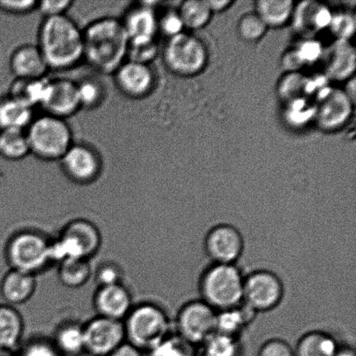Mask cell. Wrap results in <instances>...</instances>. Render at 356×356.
<instances>
[{"label":"cell","mask_w":356,"mask_h":356,"mask_svg":"<svg viewBox=\"0 0 356 356\" xmlns=\"http://www.w3.org/2000/svg\"><path fill=\"white\" fill-rule=\"evenodd\" d=\"M17 356H60L51 340L35 337L20 345Z\"/></svg>","instance_id":"obj_41"},{"label":"cell","mask_w":356,"mask_h":356,"mask_svg":"<svg viewBox=\"0 0 356 356\" xmlns=\"http://www.w3.org/2000/svg\"><path fill=\"white\" fill-rule=\"evenodd\" d=\"M257 356H296L295 350L287 341L270 339L261 345Z\"/></svg>","instance_id":"obj_47"},{"label":"cell","mask_w":356,"mask_h":356,"mask_svg":"<svg viewBox=\"0 0 356 356\" xmlns=\"http://www.w3.org/2000/svg\"><path fill=\"white\" fill-rule=\"evenodd\" d=\"M58 162L64 175L79 185L93 184L103 172L102 156L86 143H73Z\"/></svg>","instance_id":"obj_11"},{"label":"cell","mask_w":356,"mask_h":356,"mask_svg":"<svg viewBox=\"0 0 356 356\" xmlns=\"http://www.w3.org/2000/svg\"><path fill=\"white\" fill-rule=\"evenodd\" d=\"M178 14L184 28L201 29L209 23L212 12L206 0H188L181 3Z\"/></svg>","instance_id":"obj_32"},{"label":"cell","mask_w":356,"mask_h":356,"mask_svg":"<svg viewBox=\"0 0 356 356\" xmlns=\"http://www.w3.org/2000/svg\"><path fill=\"white\" fill-rule=\"evenodd\" d=\"M93 271L89 260L67 259L58 264V277L63 286L68 289L83 287L92 277Z\"/></svg>","instance_id":"obj_28"},{"label":"cell","mask_w":356,"mask_h":356,"mask_svg":"<svg viewBox=\"0 0 356 356\" xmlns=\"http://www.w3.org/2000/svg\"><path fill=\"white\" fill-rule=\"evenodd\" d=\"M37 45L49 70L69 71L83 61V30L68 15L43 19Z\"/></svg>","instance_id":"obj_2"},{"label":"cell","mask_w":356,"mask_h":356,"mask_svg":"<svg viewBox=\"0 0 356 356\" xmlns=\"http://www.w3.org/2000/svg\"><path fill=\"white\" fill-rule=\"evenodd\" d=\"M158 54L159 45L156 41L144 44H129L128 60L151 65Z\"/></svg>","instance_id":"obj_43"},{"label":"cell","mask_w":356,"mask_h":356,"mask_svg":"<svg viewBox=\"0 0 356 356\" xmlns=\"http://www.w3.org/2000/svg\"><path fill=\"white\" fill-rule=\"evenodd\" d=\"M323 51V48L318 41L307 38L288 52L294 64L300 69L303 65L318 61L322 57Z\"/></svg>","instance_id":"obj_37"},{"label":"cell","mask_w":356,"mask_h":356,"mask_svg":"<svg viewBox=\"0 0 356 356\" xmlns=\"http://www.w3.org/2000/svg\"><path fill=\"white\" fill-rule=\"evenodd\" d=\"M9 66L16 79H42L50 71L38 45L33 44H23L14 49Z\"/></svg>","instance_id":"obj_20"},{"label":"cell","mask_w":356,"mask_h":356,"mask_svg":"<svg viewBox=\"0 0 356 356\" xmlns=\"http://www.w3.org/2000/svg\"><path fill=\"white\" fill-rule=\"evenodd\" d=\"M73 3L74 2L72 0H43L38 1L36 10L43 16V19L67 15Z\"/></svg>","instance_id":"obj_45"},{"label":"cell","mask_w":356,"mask_h":356,"mask_svg":"<svg viewBox=\"0 0 356 356\" xmlns=\"http://www.w3.org/2000/svg\"><path fill=\"white\" fill-rule=\"evenodd\" d=\"M218 312L202 300L181 307L175 321L177 333L195 346H201L216 333Z\"/></svg>","instance_id":"obj_10"},{"label":"cell","mask_w":356,"mask_h":356,"mask_svg":"<svg viewBox=\"0 0 356 356\" xmlns=\"http://www.w3.org/2000/svg\"><path fill=\"white\" fill-rule=\"evenodd\" d=\"M49 78L16 79L10 86L8 95L22 101L31 108L40 107L47 90Z\"/></svg>","instance_id":"obj_31"},{"label":"cell","mask_w":356,"mask_h":356,"mask_svg":"<svg viewBox=\"0 0 356 356\" xmlns=\"http://www.w3.org/2000/svg\"><path fill=\"white\" fill-rule=\"evenodd\" d=\"M51 241L34 229H23L10 236L5 247V259L10 270L37 275L52 264Z\"/></svg>","instance_id":"obj_7"},{"label":"cell","mask_w":356,"mask_h":356,"mask_svg":"<svg viewBox=\"0 0 356 356\" xmlns=\"http://www.w3.org/2000/svg\"><path fill=\"white\" fill-rule=\"evenodd\" d=\"M159 33L165 35L166 37L172 38L183 33L184 24L181 22L177 10H168L159 17Z\"/></svg>","instance_id":"obj_44"},{"label":"cell","mask_w":356,"mask_h":356,"mask_svg":"<svg viewBox=\"0 0 356 356\" xmlns=\"http://www.w3.org/2000/svg\"><path fill=\"white\" fill-rule=\"evenodd\" d=\"M244 277L236 264L209 265L199 280L202 301L216 312L236 308L243 301Z\"/></svg>","instance_id":"obj_3"},{"label":"cell","mask_w":356,"mask_h":356,"mask_svg":"<svg viewBox=\"0 0 356 356\" xmlns=\"http://www.w3.org/2000/svg\"><path fill=\"white\" fill-rule=\"evenodd\" d=\"M278 93L286 103L296 99H309V96L312 95L310 79L296 72H291L279 83Z\"/></svg>","instance_id":"obj_33"},{"label":"cell","mask_w":356,"mask_h":356,"mask_svg":"<svg viewBox=\"0 0 356 356\" xmlns=\"http://www.w3.org/2000/svg\"><path fill=\"white\" fill-rule=\"evenodd\" d=\"M36 0H0V10L10 15L23 16L37 8Z\"/></svg>","instance_id":"obj_46"},{"label":"cell","mask_w":356,"mask_h":356,"mask_svg":"<svg viewBox=\"0 0 356 356\" xmlns=\"http://www.w3.org/2000/svg\"><path fill=\"white\" fill-rule=\"evenodd\" d=\"M31 154L26 130H0V156L8 161H20Z\"/></svg>","instance_id":"obj_29"},{"label":"cell","mask_w":356,"mask_h":356,"mask_svg":"<svg viewBox=\"0 0 356 356\" xmlns=\"http://www.w3.org/2000/svg\"><path fill=\"white\" fill-rule=\"evenodd\" d=\"M102 235L95 223L75 218L66 223L57 238L51 241L52 264L67 259L90 260L99 252Z\"/></svg>","instance_id":"obj_5"},{"label":"cell","mask_w":356,"mask_h":356,"mask_svg":"<svg viewBox=\"0 0 356 356\" xmlns=\"http://www.w3.org/2000/svg\"><path fill=\"white\" fill-rule=\"evenodd\" d=\"M76 86L81 109H96L106 100V88L99 80L83 79L76 81Z\"/></svg>","instance_id":"obj_35"},{"label":"cell","mask_w":356,"mask_h":356,"mask_svg":"<svg viewBox=\"0 0 356 356\" xmlns=\"http://www.w3.org/2000/svg\"><path fill=\"white\" fill-rule=\"evenodd\" d=\"M92 305L97 316L123 322L134 303L131 291L123 282L97 287Z\"/></svg>","instance_id":"obj_18"},{"label":"cell","mask_w":356,"mask_h":356,"mask_svg":"<svg viewBox=\"0 0 356 356\" xmlns=\"http://www.w3.org/2000/svg\"><path fill=\"white\" fill-rule=\"evenodd\" d=\"M211 12H222L227 7L232 5V2L229 0H206Z\"/></svg>","instance_id":"obj_49"},{"label":"cell","mask_w":356,"mask_h":356,"mask_svg":"<svg viewBox=\"0 0 356 356\" xmlns=\"http://www.w3.org/2000/svg\"><path fill=\"white\" fill-rule=\"evenodd\" d=\"M40 107L44 114L63 120L74 116L82 110L76 81L68 78L49 79Z\"/></svg>","instance_id":"obj_15"},{"label":"cell","mask_w":356,"mask_h":356,"mask_svg":"<svg viewBox=\"0 0 356 356\" xmlns=\"http://www.w3.org/2000/svg\"><path fill=\"white\" fill-rule=\"evenodd\" d=\"M202 346V356H241L239 338L215 333Z\"/></svg>","instance_id":"obj_34"},{"label":"cell","mask_w":356,"mask_h":356,"mask_svg":"<svg viewBox=\"0 0 356 356\" xmlns=\"http://www.w3.org/2000/svg\"><path fill=\"white\" fill-rule=\"evenodd\" d=\"M82 30L83 61L101 74L113 75L127 60L129 40L120 19L101 17Z\"/></svg>","instance_id":"obj_1"},{"label":"cell","mask_w":356,"mask_h":356,"mask_svg":"<svg viewBox=\"0 0 356 356\" xmlns=\"http://www.w3.org/2000/svg\"><path fill=\"white\" fill-rule=\"evenodd\" d=\"M36 275L26 272L9 270L0 282V296L7 305H24L33 298L37 289Z\"/></svg>","instance_id":"obj_22"},{"label":"cell","mask_w":356,"mask_h":356,"mask_svg":"<svg viewBox=\"0 0 356 356\" xmlns=\"http://www.w3.org/2000/svg\"><path fill=\"white\" fill-rule=\"evenodd\" d=\"M0 356H17L15 351L1 350L0 348Z\"/></svg>","instance_id":"obj_51"},{"label":"cell","mask_w":356,"mask_h":356,"mask_svg":"<svg viewBox=\"0 0 356 356\" xmlns=\"http://www.w3.org/2000/svg\"><path fill=\"white\" fill-rule=\"evenodd\" d=\"M340 347L330 334L313 330L300 338L294 350L296 356H334Z\"/></svg>","instance_id":"obj_27"},{"label":"cell","mask_w":356,"mask_h":356,"mask_svg":"<svg viewBox=\"0 0 356 356\" xmlns=\"http://www.w3.org/2000/svg\"><path fill=\"white\" fill-rule=\"evenodd\" d=\"M26 134L31 154L42 161H59L74 143L67 120L44 113L34 118Z\"/></svg>","instance_id":"obj_6"},{"label":"cell","mask_w":356,"mask_h":356,"mask_svg":"<svg viewBox=\"0 0 356 356\" xmlns=\"http://www.w3.org/2000/svg\"><path fill=\"white\" fill-rule=\"evenodd\" d=\"M154 3L137 2L128 7L120 19L129 44H144L156 41L159 35V17Z\"/></svg>","instance_id":"obj_17"},{"label":"cell","mask_w":356,"mask_h":356,"mask_svg":"<svg viewBox=\"0 0 356 356\" xmlns=\"http://www.w3.org/2000/svg\"><path fill=\"white\" fill-rule=\"evenodd\" d=\"M125 340L149 352L170 334V320L161 306L152 302L134 305L123 321Z\"/></svg>","instance_id":"obj_4"},{"label":"cell","mask_w":356,"mask_h":356,"mask_svg":"<svg viewBox=\"0 0 356 356\" xmlns=\"http://www.w3.org/2000/svg\"><path fill=\"white\" fill-rule=\"evenodd\" d=\"M254 7L267 27H278L291 19L295 3L291 0H258Z\"/></svg>","instance_id":"obj_30"},{"label":"cell","mask_w":356,"mask_h":356,"mask_svg":"<svg viewBox=\"0 0 356 356\" xmlns=\"http://www.w3.org/2000/svg\"><path fill=\"white\" fill-rule=\"evenodd\" d=\"M143 354H144V352L125 341L109 356H143Z\"/></svg>","instance_id":"obj_48"},{"label":"cell","mask_w":356,"mask_h":356,"mask_svg":"<svg viewBox=\"0 0 356 356\" xmlns=\"http://www.w3.org/2000/svg\"><path fill=\"white\" fill-rule=\"evenodd\" d=\"M284 296V282L274 272L258 270L244 277L243 303L257 314L277 308Z\"/></svg>","instance_id":"obj_9"},{"label":"cell","mask_w":356,"mask_h":356,"mask_svg":"<svg viewBox=\"0 0 356 356\" xmlns=\"http://www.w3.org/2000/svg\"><path fill=\"white\" fill-rule=\"evenodd\" d=\"M24 322L15 307L0 305V348L15 351L22 345Z\"/></svg>","instance_id":"obj_23"},{"label":"cell","mask_w":356,"mask_h":356,"mask_svg":"<svg viewBox=\"0 0 356 356\" xmlns=\"http://www.w3.org/2000/svg\"><path fill=\"white\" fill-rule=\"evenodd\" d=\"M286 107V117L291 124H302L314 120V104L309 99L289 101Z\"/></svg>","instance_id":"obj_42"},{"label":"cell","mask_w":356,"mask_h":356,"mask_svg":"<svg viewBox=\"0 0 356 356\" xmlns=\"http://www.w3.org/2000/svg\"><path fill=\"white\" fill-rule=\"evenodd\" d=\"M356 27L355 16L350 10L332 13L329 27L338 40H348L353 37Z\"/></svg>","instance_id":"obj_38"},{"label":"cell","mask_w":356,"mask_h":356,"mask_svg":"<svg viewBox=\"0 0 356 356\" xmlns=\"http://www.w3.org/2000/svg\"><path fill=\"white\" fill-rule=\"evenodd\" d=\"M257 315L254 310L244 303L236 308L218 312L216 315V333L239 338Z\"/></svg>","instance_id":"obj_26"},{"label":"cell","mask_w":356,"mask_h":356,"mask_svg":"<svg viewBox=\"0 0 356 356\" xmlns=\"http://www.w3.org/2000/svg\"><path fill=\"white\" fill-rule=\"evenodd\" d=\"M354 106L344 90L326 86L316 95L314 120L323 131L338 130L350 120Z\"/></svg>","instance_id":"obj_12"},{"label":"cell","mask_w":356,"mask_h":356,"mask_svg":"<svg viewBox=\"0 0 356 356\" xmlns=\"http://www.w3.org/2000/svg\"><path fill=\"white\" fill-rule=\"evenodd\" d=\"M51 340L60 355L76 356L85 352L83 324L75 321L59 324Z\"/></svg>","instance_id":"obj_25"},{"label":"cell","mask_w":356,"mask_h":356,"mask_svg":"<svg viewBox=\"0 0 356 356\" xmlns=\"http://www.w3.org/2000/svg\"><path fill=\"white\" fill-rule=\"evenodd\" d=\"M321 60L327 79L344 81L354 76L355 49L348 40H337L329 47L323 48Z\"/></svg>","instance_id":"obj_19"},{"label":"cell","mask_w":356,"mask_h":356,"mask_svg":"<svg viewBox=\"0 0 356 356\" xmlns=\"http://www.w3.org/2000/svg\"><path fill=\"white\" fill-rule=\"evenodd\" d=\"M97 287L123 284L124 270L120 264L113 261H104L93 272Z\"/></svg>","instance_id":"obj_40"},{"label":"cell","mask_w":356,"mask_h":356,"mask_svg":"<svg viewBox=\"0 0 356 356\" xmlns=\"http://www.w3.org/2000/svg\"><path fill=\"white\" fill-rule=\"evenodd\" d=\"M204 247L212 264H236L243 253L244 240L235 226L221 223L209 230Z\"/></svg>","instance_id":"obj_14"},{"label":"cell","mask_w":356,"mask_h":356,"mask_svg":"<svg viewBox=\"0 0 356 356\" xmlns=\"http://www.w3.org/2000/svg\"><path fill=\"white\" fill-rule=\"evenodd\" d=\"M163 59L170 72L181 76H192L204 71L208 51L200 38L183 31L167 41Z\"/></svg>","instance_id":"obj_8"},{"label":"cell","mask_w":356,"mask_h":356,"mask_svg":"<svg viewBox=\"0 0 356 356\" xmlns=\"http://www.w3.org/2000/svg\"><path fill=\"white\" fill-rule=\"evenodd\" d=\"M115 86L131 99H143L151 95L156 85L155 72L151 65L124 61L113 74Z\"/></svg>","instance_id":"obj_16"},{"label":"cell","mask_w":356,"mask_h":356,"mask_svg":"<svg viewBox=\"0 0 356 356\" xmlns=\"http://www.w3.org/2000/svg\"><path fill=\"white\" fill-rule=\"evenodd\" d=\"M33 108L8 95L0 99V130H26L34 120Z\"/></svg>","instance_id":"obj_24"},{"label":"cell","mask_w":356,"mask_h":356,"mask_svg":"<svg viewBox=\"0 0 356 356\" xmlns=\"http://www.w3.org/2000/svg\"><path fill=\"white\" fill-rule=\"evenodd\" d=\"M334 356H355L354 350H352L350 348L340 347L339 350L337 351V353Z\"/></svg>","instance_id":"obj_50"},{"label":"cell","mask_w":356,"mask_h":356,"mask_svg":"<svg viewBox=\"0 0 356 356\" xmlns=\"http://www.w3.org/2000/svg\"><path fill=\"white\" fill-rule=\"evenodd\" d=\"M332 12L329 6L316 1H303L295 6L291 19L295 29L307 37L329 27Z\"/></svg>","instance_id":"obj_21"},{"label":"cell","mask_w":356,"mask_h":356,"mask_svg":"<svg viewBox=\"0 0 356 356\" xmlns=\"http://www.w3.org/2000/svg\"><path fill=\"white\" fill-rule=\"evenodd\" d=\"M267 26L256 13L244 14L238 21L237 30L244 40L257 41L266 33Z\"/></svg>","instance_id":"obj_39"},{"label":"cell","mask_w":356,"mask_h":356,"mask_svg":"<svg viewBox=\"0 0 356 356\" xmlns=\"http://www.w3.org/2000/svg\"><path fill=\"white\" fill-rule=\"evenodd\" d=\"M197 346L170 333L148 353L149 356H197Z\"/></svg>","instance_id":"obj_36"},{"label":"cell","mask_w":356,"mask_h":356,"mask_svg":"<svg viewBox=\"0 0 356 356\" xmlns=\"http://www.w3.org/2000/svg\"><path fill=\"white\" fill-rule=\"evenodd\" d=\"M83 327L85 352L92 356H109L127 341L121 321L96 316Z\"/></svg>","instance_id":"obj_13"}]
</instances>
